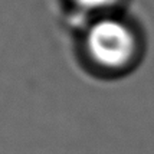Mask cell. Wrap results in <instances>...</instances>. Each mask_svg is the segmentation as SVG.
I'll list each match as a JSON object with an SVG mask.
<instances>
[{
  "label": "cell",
  "instance_id": "cell-1",
  "mask_svg": "<svg viewBox=\"0 0 154 154\" xmlns=\"http://www.w3.org/2000/svg\"><path fill=\"white\" fill-rule=\"evenodd\" d=\"M79 45L85 63L105 76L128 74L144 52L138 27L118 12L95 16L81 35Z\"/></svg>",
  "mask_w": 154,
  "mask_h": 154
},
{
  "label": "cell",
  "instance_id": "cell-2",
  "mask_svg": "<svg viewBox=\"0 0 154 154\" xmlns=\"http://www.w3.org/2000/svg\"><path fill=\"white\" fill-rule=\"evenodd\" d=\"M72 9L95 16L118 12L124 0H68Z\"/></svg>",
  "mask_w": 154,
  "mask_h": 154
}]
</instances>
